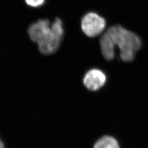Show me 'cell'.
<instances>
[{
  "instance_id": "obj_4",
  "label": "cell",
  "mask_w": 148,
  "mask_h": 148,
  "mask_svg": "<svg viewBox=\"0 0 148 148\" xmlns=\"http://www.w3.org/2000/svg\"><path fill=\"white\" fill-rule=\"evenodd\" d=\"M106 81V76L103 71L99 69H91L85 75L84 84L87 89L95 91L105 85Z\"/></svg>"
},
{
  "instance_id": "obj_8",
  "label": "cell",
  "mask_w": 148,
  "mask_h": 148,
  "mask_svg": "<svg viewBox=\"0 0 148 148\" xmlns=\"http://www.w3.org/2000/svg\"><path fill=\"white\" fill-rule=\"evenodd\" d=\"M0 148H4V144L0 139Z\"/></svg>"
},
{
  "instance_id": "obj_5",
  "label": "cell",
  "mask_w": 148,
  "mask_h": 148,
  "mask_svg": "<svg viewBox=\"0 0 148 148\" xmlns=\"http://www.w3.org/2000/svg\"><path fill=\"white\" fill-rule=\"evenodd\" d=\"M51 27L48 20L40 19L30 26L28 29L29 35L32 41L38 43L49 32Z\"/></svg>"
},
{
  "instance_id": "obj_6",
  "label": "cell",
  "mask_w": 148,
  "mask_h": 148,
  "mask_svg": "<svg viewBox=\"0 0 148 148\" xmlns=\"http://www.w3.org/2000/svg\"><path fill=\"white\" fill-rule=\"evenodd\" d=\"M94 148H120V146L114 138L106 136L97 140Z\"/></svg>"
},
{
  "instance_id": "obj_2",
  "label": "cell",
  "mask_w": 148,
  "mask_h": 148,
  "mask_svg": "<svg viewBox=\"0 0 148 148\" xmlns=\"http://www.w3.org/2000/svg\"><path fill=\"white\" fill-rule=\"evenodd\" d=\"M63 34L62 21L57 18L51 25L50 30L37 43L40 51L46 55L51 54L56 52L60 45Z\"/></svg>"
},
{
  "instance_id": "obj_3",
  "label": "cell",
  "mask_w": 148,
  "mask_h": 148,
  "mask_svg": "<svg viewBox=\"0 0 148 148\" xmlns=\"http://www.w3.org/2000/svg\"><path fill=\"white\" fill-rule=\"evenodd\" d=\"M105 19L95 13H89L83 18L81 28L85 34L90 37L100 35L105 29Z\"/></svg>"
},
{
  "instance_id": "obj_1",
  "label": "cell",
  "mask_w": 148,
  "mask_h": 148,
  "mask_svg": "<svg viewBox=\"0 0 148 148\" xmlns=\"http://www.w3.org/2000/svg\"><path fill=\"white\" fill-rule=\"evenodd\" d=\"M101 50L104 58L111 60L115 56V48L120 50V57L124 62H131L142 46L137 35L119 25L111 27L101 37Z\"/></svg>"
},
{
  "instance_id": "obj_7",
  "label": "cell",
  "mask_w": 148,
  "mask_h": 148,
  "mask_svg": "<svg viewBox=\"0 0 148 148\" xmlns=\"http://www.w3.org/2000/svg\"><path fill=\"white\" fill-rule=\"evenodd\" d=\"M27 4L32 7H38L42 5L45 0H25Z\"/></svg>"
}]
</instances>
